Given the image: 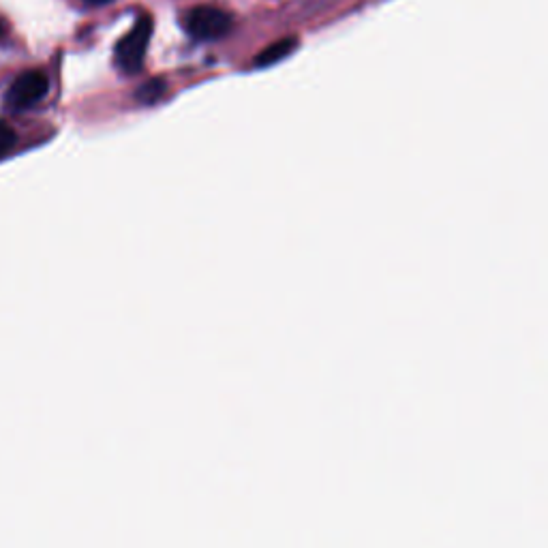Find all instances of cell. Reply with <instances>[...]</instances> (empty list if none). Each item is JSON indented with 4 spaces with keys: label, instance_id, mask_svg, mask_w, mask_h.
Wrapping results in <instances>:
<instances>
[{
    "label": "cell",
    "instance_id": "obj_1",
    "mask_svg": "<svg viewBox=\"0 0 548 548\" xmlns=\"http://www.w3.org/2000/svg\"><path fill=\"white\" fill-rule=\"evenodd\" d=\"M152 35L150 18L137 20L135 26L129 30L125 39H120L116 45V65L125 73H137L144 65L146 50Z\"/></svg>",
    "mask_w": 548,
    "mask_h": 548
},
{
    "label": "cell",
    "instance_id": "obj_2",
    "mask_svg": "<svg viewBox=\"0 0 548 548\" xmlns=\"http://www.w3.org/2000/svg\"><path fill=\"white\" fill-rule=\"evenodd\" d=\"M185 26L191 33V37H195V39L217 41L230 33L234 26V20H232V15L223 9L197 7V9L189 11Z\"/></svg>",
    "mask_w": 548,
    "mask_h": 548
},
{
    "label": "cell",
    "instance_id": "obj_3",
    "mask_svg": "<svg viewBox=\"0 0 548 548\" xmlns=\"http://www.w3.org/2000/svg\"><path fill=\"white\" fill-rule=\"evenodd\" d=\"M50 90V80L48 75L39 69L26 71L22 73L18 80H15L7 93V108L13 112H22L33 108L35 103H39Z\"/></svg>",
    "mask_w": 548,
    "mask_h": 548
},
{
    "label": "cell",
    "instance_id": "obj_4",
    "mask_svg": "<svg viewBox=\"0 0 548 548\" xmlns=\"http://www.w3.org/2000/svg\"><path fill=\"white\" fill-rule=\"evenodd\" d=\"M296 48H298V41H296V39H292V37L281 39V41H277V43L268 45V48H266L260 56H257L255 65H257V67H270V65H274V63H279V60L287 58V56L292 54Z\"/></svg>",
    "mask_w": 548,
    "mask_h": 548
},
{
    "label": "cell",
    "instance_id": "obj_5",
    "mask_svg": "<svg viewBox=\"0 0 548 548\" xmlns=\"http://www.w3.org/2000/svg\"><path fill=\"white\" fill-rule=\"evenodd\" d=\"M165 80L157 78V80H148L140 90H137V101L144 103V105H152L157 103L163 95H165Z\"/></svg>",
    "mask_w": 548,
    "mask_h": 548
},
{
    "label": "cell",
    "instance_id": "obj_6",
    "mask_svg": "<svg viewBox=\"0 0 548 548\" xmlns=\"http://www.w3.org/2000/svg\"><path fill=\"white\" fill-rule=\"evenodd\" d=\"M13 146H15V131L0 120V159H3Z\"/></svg>",
    "mask_w": 548,
    "mask_h": 548
},
{
    "label": "cell",
    "instance_id": "obj_7",
    "mask_svg": "<svg viewBox=\"0 0 548 548\" xmlns=\"http://www.w3.org/2000/svg\"><path fill=\"white\" fill-rule=\"evenodd\" d=\"M7 41V24L0 20V43Z\"/></svg>",
    "mask_w": 548,
    "mask_h": 548
},
{
    "label": "cell",
    "instance_id": "obj_8",
    "mask_svg": "<svg viewBox=\"0 0 548 548\" xmlns=\"http://www.w3.org/2000/svg\"><path fill=\"white\" fill-rule=\"evenodd\" d=\"M84 3H88V5H108V3H112V0H84Z\"/></svg>",
    "mask_w": 548,
    "mask_h": 548
}]
</instances>
